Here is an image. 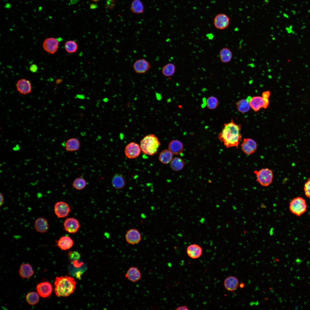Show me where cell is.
Returning a JSON list of instances; mask_svg holds the SVG:
<instances>
[{
    "mask_svg": "<svg viewBox=\"0 0 310 310\" xmlns=\"http://www.w3.org/2000/svg\"><path fill=\"white\" fill-rule=\"evenodd\" d=\"M241 125L235 123L232 120L224 124L222 131L218 135L219 139L224 143L227 148L237 146L242 136L240 132Z\"/></svg>",
    "mask_w": 310,
    "mask_h": 310,
    "instance_id": "1",
    "label": "cell"
},
{
    "mask_svg": "<svg viewBox=\"0 0 310 310\" xmlns=\"http://www.w3.org/2000/svg\"><path fill=\"white\" fill-rule=\"evenodd\" d=\"M76 284V281L71 276L56 277L54 283L55 292L58 297L68 296L75 290Z\"/></svg>",
    "mask_w": 310,
    "mask_h": 310,
    "instance_id": "2",
    "label": "cell"
},
{
    "mask_svg": "<svg viewBox=\"0 0 310 310\" xmlns=\"http://www.w3.org/2000/svg\"><path fill=\"white\" fill-rule=\"evenodd\" d=\"M161 144L158 138L154 134L145 136L140 141V146L143 152L153 156L156 154Z\"/></svg>",
    "mask_w": 310,
    "mask_h": 310,
    "instance_id": "3",
    "label": "cell"
},
{
    "mask_svg": "<svg viewBox=\"0 0 310 310\" xmlns=\"http://www.w3.org/2000/svg\"><path fill=\"white\" fill-rule=\"evenodd\" d=\"M270 94L269 91H267L262 93V96H255L251 98L249 102L251 107L255 111H257L261 108H267L269 103V98Z\"/></svg>",
    "mask_w": 310,
    "mask_h": 310,
    "instance_id": "4",
    "label": "cell"
},
{
    "mask_svg": "<svg viewBox=\"0 0 310 310\" xmlns=\"http://www.w3.org/2000/svg\"><path fill=\"white\" fill-rule=\"evenodd\" d=\"M307 209V205L305 199L301 197L294 198L290 202L289 209L290 211L294 215L299 216L304 213Z\"/></svg>",
    "mask_w": 310,
    "mask_h": 310,
    "instance_id": "5",
    "label": "cell"
},
{
    "mask_svg": "<svg viewBox=\"0 0 310 310\" xmlns=\"http://www.w3.org/2000/svg\"><path fill=\"white\" fill-rule=\"evenodd\" d=\"M253 173L256 175L257 181L261 185L268 186L272 182L273 175L271 170L263 168L259 170H255Z\"/></svg>",
    "mask_w": 310,
    "mask_h": 310,
    "instance_id": "6",
    "label": "cell"
},
{
    "mask_svg": "<svg viewBox=\"0 0 310 310\" xmlns=\"http://www.w3.org/2000/svg\"><path fill=\"white\" fill-rule=\"evenodd\" d=\"M125 239L128 244L133 245L138 244L141 241L142 236L138 230L136 228H131L126 231Z\"/></svg>",
    "mask_w": 310,
    "mask_h": 310,
    "instance_id": "7",
    "label": "cell"
},
{
    "mask_svg": "<svg viewBox=\"0 0 310 310\" xmlns=\"http://www.w3.org/2000/svg\"><path fill=\"white\" fill-rule=\"evenodd\" d=\"M151 67L149 62L144 58L136 60L133 66L134 71L138 74L146 73L150 70Z\"/></svg>",
    "mask_w": 310,
    "mask_h": 310,
    "instance_id": "8",
    "label": "cell"
},
{
    "mask_svg": "<svg viewBox=\"0 0 310 310\" xmlns=\"http://www.w3.org/2000/svg\"><path fill=\"white\" fill-rule=\"evenodd\" d=\"M54 211L58 217L63 218L68 215L71 209L67 203L63 201H59L55 204Z\"/></svg>",
    "mask_w": 310,
    "mask_h": 310,
    "instance_id": "9",
    "label": "cell"
},
{
    "mask_svg": "<svg viewBox=\"0 0 310 310\" xmlns=\"http://www.w3.org/2000/svg\"><path fill=\"white\" fill-rule=\"evenodd\" d=\"M141 151L140 146L138 144L134 142H131L126 146L125 153L127 158L133 159L137 157L140 154Z\"/></svg>",
    "mask_w": 310,
    "mask_h": 310,
    "instance_id": "10",
    "label": "cell"
},
{
    "mask_svg": "<svg viewBox=\"0 0 310 310\" xmlns=\"http://www.w3.org/2000/svg\"><path fill=\"white\" fill-rule=\"evenodd\" d=\"M64 229L70 233H75L78 231L80 224L79 221L73 217L67 218L63 223Z\"/></svg>",
    "mask_w": 310,
    "mask_h": 310,
    "instance_id": "11",
    "label": "cell"
},
{
    "mask_svg": "<svg viewBox=\"0 0 310 310\" xmlns=\"http://www.w3.org/2000/svg\"><path fill=\"white\" fill-rule=\"evenodd\" d=\"M230 20L226 14L221 13L216 15L214 20L215 27L219 30H224L230 24Z\"/></svg>",
    "mask_w": 310,
    "mask_h": 310,
    "instance_id": "12",
    "label": "cell"
},
{
    "mask_svg": "<svg viewBox=\"0 0 310 310\" xmlns=\"http://www.w3.org/2000/svg\"><path fill=\"white\" fill-rule=\"evenodd\" d=\"M241 146L242 151L247 155H250L254 153L257 147L255 141L249 138L244 139Z\"/></svg>",
    "mask_w": 310,
    "mask_h": 310,
    "instance_id": "13",
    "label": "cell"
},
{
    "mask_svg": "<svg viewBox=\"0 0 310 310\" xmlns=\"http://www.w3.org/2000/svg\"><path fill=\"white\" fill-rule=\"evenodd\" d=\"M59 44V42L56 38H49L44 40L43 47L44 50L47 52L51 54H54L58 49Z\"/></svg>",
    "mask_w": 310,
    "mask_h": 310,
    "instance_id": "14",
    "label": "cell"
},
{
    "mask_svg": "<svg viewBox=\"0 0 310 310\" xmlns=\"http://www.w3.org/2000/svg\"><path fill=\"white\" fill-rule=\"evenodd\" d=\"M141 276L142 274L140 270L137 267L134 266L129 267L125 275V278L133 282L139 281Z\"/></svg>",
    "mask_w": 310,
    "mask_h": 310,
    "instance_id": "15",
    "label": "cell"
},
{
    "mask_svg": "<svg viewBox=\"0 0 310 310\" xmlns=\"http://www.w3.org/2000/svg\"><path fill=\"white\" fill-rule=\"evenodd\" d=\"M16 86L18 92L22 94H29L32 90L31 83L29 80L26 79H22L18 80Z\"/></svg>",
    "mask_w": 310,
    "mask_h": 310,
    "instance_id": "16",
    "label": "cell"
},
{
    "mask_svg": "<svg viewBox=\"0 0 310 310\" xmlns=\"http://www.w3.org/2000/svg\"><path fill=\"white\" fill-rule=\"evenodd\" d=\"M37 291L38 294L42 297H46L51 294L52 286L50 283L45 282L39 284L37 286Z\"/></svg>",
    "mask_w": 310,
    "mask_h": 310,
    "instance_id": "17",
    "label": "cell"
},
{
    "mask_svg": "<svg viewBox=\"0 0 310 310\" xmlns=\"http://www.w3.org/2000/svg\"><path fill=\"white\" fill-rule=\"evenodd\" d=\"M57 246L61 250H65L71 247L74 243L73 240L69 236L61 237L56 241Z\"/></svg>",
    "mask_w": 310,
    "mask_h": 310,
    "instance_id": "18",
    "label": "cell"
},
{
    "mask_svg": "<svg viewBox=\"0 0 310 310\" xmlns=\"http://www.w3.org/2000/svg\"><path fill=\"white\" fill-rule=\"evenodd\" d=\"M187 252L188 255L191 258L196 259L201 255L202 249L201 246L197 244H192L187 247Z\"/></svg>",
    "mask_w": 310,
    "mask_h": 310,
    "instance_id": "19",
    "label": "cell"
},
{
    "mask_svg": "<svg viewBox=\"0 0 310 310\" xmlns=\"http://www.w3.org/2000/svg\"><path fill=\"white\" fill-rule=\"evenodd\" d=\"M224 284V286L227 290L232 292L237 289L239 282L237 278L233 276H230L225 279Z\"/></svg>",
    "mask_w": 310,
    "mask_h": 310,
    "instance_id": "20",
    "label": "cell"
},
{
    "mask_svg": "<svg viewBox=\"0 0 310 310\" xmlns=\"http://www.w3.org/2000/svg\"><path fill=\"white\" fill-rule=\"evenodd\" d=\"M34 228L37 232L44 233L48 230L49 225L47 220L43 217L36 219L34 223Z\"/></svg>",
    "mask_w": 310,
    "mask_h": 310,
    "instance_id": "21",
    "label": "cell"
},
{
    "mask_svg": "<svg viewBox=\"0 0 310 310\" xmlns=\"http://www.w3.org/2000/svg\"><path fill=\"white\" fill-rule=\"evenodd\" d=\"M80 146V141L77 138L72 137L68 139L65 144V149L66 151L73 152L78 150Z\"/></svg>",
    "mask_w": 310,
    "mask_h": 310,
    "instance_id": "22",
    "label": "cell"
},
{
    "mask_svg": "<svg viewBox=\"0 0 310 310\" xmlns=\"http://www.w3.org/2000/svg\"><path fill=\"white\" fill-rule=\"evenodd\" d=\"M113 186L117 189H121L125 186L126 182L125 179L121 174L116 173L113 177L111 181Z\"/></svg>",
    "mask_w": 310,
    "mask_h": 310,
    "instance_id": "23",
    "label": "cell"
},
{
    "mask_svg": "<svg viewBox=\"0 0 310 310\" xmlns=\"http://www.w3.org/2000/svg\"><path fill=\"white\" fill-rule=\"evenodd\" d=\"M183 148L182 143L177 140H172L168 145V150L175 155L180 154L183 151Z\"/></svg>",
    "mask_w": 310,
    "mask_h": 310,
    "instance_id": "24",
    "label": "cell"
},
{
    "mask_svg": "<svg viewBox=\"0 0 310 310\" xmlns=\"http://www.w3.org/2000/svg\"><path fill=\"white\" fill-rule=\"evenodd\" d=\"M19 273L21 278H28L33 275L34 272L30 265L28 264H25L21 265Z\"/></svg>",
    "mask_w": 310,
    "mask_h": 310,
    "instance_id": "25",
    "label": "cell"
},
{
    "mask_svg": "<svg viewBox=\"0 0 310 310\" xmlns=\"http://www.w3.org/2000/svg\"><path fill=\"white\" fill-rule=\"evenodd\" d=\"M220 59L221 61L224 63H227L231 61L232 57V53L228 48H222L219 52Z\"/></svg>",
    "mask_w": 310,
    "mask_h": 310,
    "instance_id": "26",
    "label": "cell"
},
{
    "mask_svg": "<svg viewBox=\"0 0 310 310\" xmlns=\"http://www.w3.org/2000/svg\"><path fill=\"white\" fill-rule=\"evenodd\" d=\"M173 154L168 149L162 150L160 153L159 159L162 164H166L171 161L173 159Z\"/></svg>",
    "mask_w": 310,
    "mask_h": 310,
    "instance_id": "27",
    "label": "cell"
},
{
    "mask_svg": "<svg viewBox=\"0 0 310 310\" xmlns=\"http://www.w3.org/2000/svg\"><path fill=\"white\" fill-rule=\"evenodd\" d=\"M130 9L132 12L135 14L142 13L144 7L142 2L140 0H133L132 2Z\"/></svg>",
    "mask_w": 310,
    "mask_h": 310,
    "instance_id": "28",
    "label": "cell"
},
{
    "mask_svg": "<svg viewBox=\"0 0 310 310\" xmlns=\"http://www.w3.org/2000/svg\"><path fill=\"white\" fill-rule=\"evenodd\" d=\"M185 165L183 160L181 158L176 157L172 160L170 162V167L173 170L179 171L182 170Z\"/></svg>",
    "mask_w": 310,
    "mask_h": 310,
    "instance_id": "29",
    "label": "cell"
},
{
    "mask_svg": "<svg viewBox=\"0 0 310 310\" xmlns=\"http://www.w3.org/2000/svg\"><path fill=\"white\" fill-rule=\"evenodd\" d=\"M176 70L175 65L172 63H168L164 65L162 69V73L164 76L168 77L173 75Z\"/></svg>",
    "mask_w": 310,
    "mask_h": 310,
    "instance_id": "30",
    "label": "cell"
},
{
    "mask_svg": "<svg viewBox=\"0 0 310 310\" xmlns=\"http://www.w3.org/2000/svg\"><path fill=\"white\" fill-rule=\"evenodd\" d=\"M237 108L238 110L241 113L247 112L251 107L249 102L247 99H242L236 103Z\"/></svg>",
    "mask_w": 310,
    "mask_h": 310,
    "instance_id": "31",
    "label": "cell"
},
{
    "mask_svg": "<svg viewBox=\"0 0 310 310\" xmlns=\"http://www.w3.org/2000/svg\"><path fill=\"white\" fill-rule=\"evenodd\" d=\"M87 185V181L84 179L82 177H78L74 180L72 185L75 189L81 190L84 189Z\"/></svg>",
    "mask_w": 310,
    "mask_h": 310,
    "instance_id": "32",
    "label": "cell"
},
{
    "mask_svg": "<svg viewBox=\"0 0 310 310\" xmlns=\"http://www.w3.org/2000/svg\"><path fill=\"white\" fill-rule=\"evenodd\" d=\"M39 298L38 294L34 292L28 293L26 296L27 302L31 305H34L37 303L39 301Z\"/></svg>",
    "mask_w": 310,
    "mask_h": 310,
    "instance_id": "33",
    "label": "cell"
},
{
    "mask_svg": "<svg viewBox=\"0 0 310 310\" xmlns=\"http://www.w3.org/2000/svg\"><path fill=\"white\" fill-rule=\"evenodd\" d=\"M66 51L69 53L75 52L77 50L78 46L76 42L73 40H70L66 42L65 44Z\"/></svg>",
    "mask_w": 310,
    "mask_h": 310,
    "instance_id": "34",
    "label": "cell"
},
{
    "mask_svg": "<svg viewBox=\"0 0 310 310\" xmlns=\"http://www.w3.org/2000/svg\"><path fill=\"white\" fill-rule=\"evenodd\" d=\"M218 99L213 96L208 97L206 100V105L209 109H213L216 108L218 105Z\"/></svg>",
    "mask_w": 310,
    "mask_h": 310,
    "instance_id": "35",
    "label": "cell"
},
{
    "mask_svg": "<svg viewBox=\"0 0 310 310\" xmlns=\"http://www.w3.org/2000/svg\"><path fill=\"white\" fill-rule=\"evenodd\" d=\"M303 189L306 196L310 198V177L309 178L305 183Z\"/></svg>",
    "mask_w": 310,
    "mask_h": 310,
    "instance_id": "36",
    "label": "cell"
},
{
    "mask_svg": "<svg viewBox=\"0 0 310 310\" xmlns=\"http://www.w3.org/2000/svg\"><path fill=\"white\" fill-rule=\"evenodd\" d=\"M69 257L71 259L76 260L79 259L80 257V253L76 251H70L68 254Z\"/></svg>",
    "mask_w": 310,
    "mask_h": 310,
    "instance_id": "37",
    "label": "cell"
},
{
    "mask_svg": "<svg viewBox=\"0 0 310 310\" xmlns=\"http://www.w3.org/2000/svg\"><path fill=\"white\" fill-rule=\"evenodd\" d=\"M37 67L35 65H32L30 67V69L31 71L33 72H35L37 70Z\"/></svg>",
    "mask_w": 310,
    "mask_h": 310,
    "instance_id": "38",
    "label": "cell"
},
{
    "mask_svg": "<svg viewBox=\"0 0 310 310\" xmlns=\"http://www.w3.org/2000/svg\"><path fill=\"white\" fill-rule=\"evenodd\" d=\"M189 309L188 307L186 306H179L176 309V310H188Z\"/></svg>",
    "mask_w": 310,
    "mask_h": 310,
    "instance_id": "39",
    "label": "cell"
},
{
    "mask_svg": "<svg viewBox=\"0 0 310 310\" xmlns=\"http://www.w3.org/2000/svg\"><path fill=\"white\" fill-rule=\"evenodd\" d=\"M0 206H1L3 204V201H4V197H3V195L1 193H0Z\"/></svg>",
    "mask_w": 310,
    "mask_h": 310,
    "instance_id": "40",
    "label": "cell"
},
{
    "mask_svg": "<svg viewBox=\"0 0 310 310\" xmlns=\"http://www.w3.org/2000/svg\"><path fill=\"white\" fill-rule=\"evenodd\" d=\"M245 286V284L243 282H241L239 285V286L241 288H243Z\"/></svg>",
    "mask_w": 310,
    "mask_h": 310,
    "instance_id": "41",
    "label": "cell"
},
{
    "mask_svg": "<svg viewBox=\"0 0 310 310\" xmlns=\"http://www.w3.org/2000/svg\"><path fill=\"white\" fill-rule=\"evenodd\" d=\"M61 80H60V79H57V80L56 81V82L57 84H59L61 82Z\"/></svg>",
    "mask_w": 310,
    "mask_h": 310,
    "instance_id": "42",
    "label": "cell"
},
{
    "mask_svg": "<svg viewBox=\"0 0 310 310\" xmlns=\"http://www.w3.org/2000/svg\"><path fill=\"white\" fill-rule=\"evenodd\" d=\"M92 0L93 1H99V0Z\"/></svg>",
    "mask_w": 310,
    "mask_h": 310,
    "instance_id": "43",
    "label": "cell"
}]
</instances>
